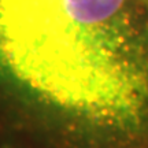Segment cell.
Instances as JSON below:
<instances>
[{"mask_svg": "<svg viewBox=\"0 0 148 148\" xmlns=\"http://www.w3.org/2000/svg\"><path fill=\"white\" fill-rule=\"evenodd\" d=\"M140 4L0 0V60L51 103L100 121L133 118L148 101V29Z\"/></svg>", "mask_w": 148, "mask_h": 148, "instance_id": "1", "label": "cell"}, {"mask_svg": "<svg viewBox=\"0 0 148 148\" xmlns=\"http://www.w3.org/2000/svg\"><path fill=\"white\" fill-rule=\"evenodd\" d=\"M138 1H140V3L145 7V8H148V0H138Z\"/></svg>", "mask_w": 148, "mask_h": 148, "instance_id": "2", "label": "cell"}]
</instances>
